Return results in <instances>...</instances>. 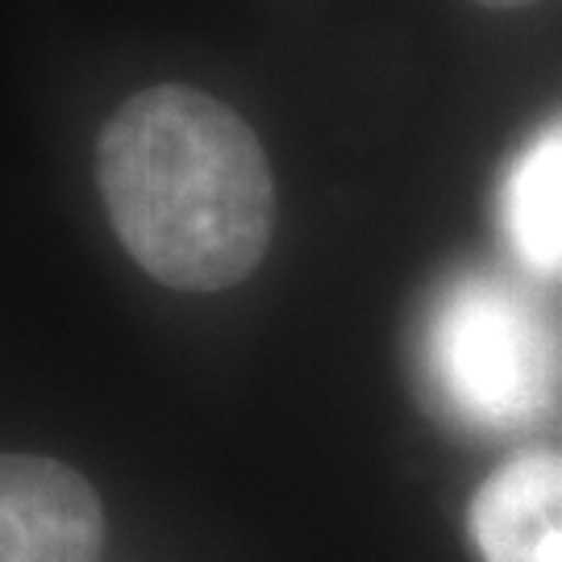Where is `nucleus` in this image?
<instances>
[{"label":"nucleus","mask_w":562,"mask_h":562,"mask_svg":"<svg viewBox=\"0 0 562 562\" xmlns=\"http://www.w3.org/2000/svg\"><path fill=\"white\" fill-rule=\"evenodd\" d=\"M425 375L446 413L480 434H513L562 404V317L525 283L471 271L425 325Z\"/></svg>","instance_id":"obj_2"},{"label":"nucleus","mask_w":562,"mask_h":562,"mask_svg":"<svg viewBox=\"0 0 562 562\" xmlns=\"http://www.w3.org/2000/svg\"><path fill=\"white\" fill-rule=\"evenodd\" d=\"M496 222L538 280H562V117L542 125L496 188Z\"/></svg>","instance_id":"obj_5"},{"label":"nucleus","mask_w":562,"mask_h":562,"mask_svg":"<svg viewBox=\"0 0 562 562\" xmlns=\"http://www.w3.org/2000/svg\"><path fill=\"white\" fill-rule=\"evenodd\" d=\"M97 188L113 234L150 280L222 292L262 262L276 180L255 130L188 83H155L97 138Z\"/></svg>","instance_id":"obj_1"},{"label":"nucleus","mask_w":562,"mask_h":562,"mask_svg":"<svg viewBox=\"0 0 562 562\" xmlns=\"http://www.w3.org/2000/svg\"><path fill=\"white\" fill-rule=\"evenodd\" d=\"M475 4H487V9H525L533 0H475Z\"/></svg>","instance_id":"obj_6"},{"label":"nucleus","mask_w":562,"mask_h":562,"mask_svg":"<svg viewBox=\"0 0 562 562\" xmlns=\"http://www.w3.org/2000/svg\"><path fill=\"white\" fill-rule=\"evenodd\" d=\"M467 525L483 562H562V450H529L496 467Z\"/></svg>","instance_id":"obj_4"},{"label":"nucleus","mask_w":562,"mask_h":562,"mask_svg":"<svg viewBox=\"0 0 562 562\" xmlns=\"http://www.w3.org/2000/svg\"><path fill=\"white\" fill-rule=\"evenodd\" d=\"M104 508L76 467L0 454V562H97Z\"/></svg>","instance_id":"obj_3"}]
</instances>
